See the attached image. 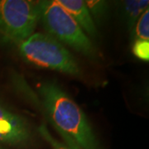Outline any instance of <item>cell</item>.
<instances>
[{
  "label": "cell",
  "instance_id": "cell-1",
  "mask_svg": "<svg viewBox=\"0 0 149 149\" xmlns=\"http://www.w3.org/2000/svg\"><path fill=\"white\" fill-rule=\"evenodd\" d=\"M38 93L58 133L68 136L80 149H102L85 113L56 83L44 82Z\"/></svg>",
  "mask_w": 149,
  "mask_h": 149
},
{
  "label": "cell",
  "instance_id": "cell-2",
  "mask_svg": "<svg viewBox=\"0 0 149 149\" xmlns=\"http://www.w3.org/2000/svg\"><path fill=\"white\" fill-rule=\"evenodd\" d=\"M39 8L40 22L47 34L89 58L99 57L91 38L56 0L39 1Z\"/></svg>",
  "mask_w": 149,
  "mask_h": 149
},
{
  "label": "cell",
  "instance_id": "cell-3",
  "mask_svg": "<svg viewBox=\"0 0 149 149\" xmlns=\"http://www.w3.org/2000/svg\"><path fill=\"white\" fill-rule=\"evenodd\" d=\"M22 58L38 67L80 76L81 70L73 55L65 46L47 33L34 32L17 44Z\"/></svg>",
  "mask_w": 149,
  "mask_h": 149
},
{
  "label": "cell",
  "instance_id": "cell-4",
  "mask_svg": "<svg viewBox=\"0 0 149 149\" xmlns=\"http://www.w3.org/2000/svg\"><path fill=\"white\" fill-rule=\"evenodd\" d=\"M39 22V1H0V33L17 45L32 36Z\"/></svg>",
  "mask_w": 149,
  "mask_h": 149
},
{
  "label": "cell",
  "instance_id": "cell-5",
  "mask_svg": "<svg viewBox=\"0 0 149 149\" xmlns=\"http://www.w3.org/2000/svg\"><path fill=\"white\" fill-rule=\"evenodd\" d=\"M32 139L27 121L19 115L0 106V143L27 146Z\"/></svg>",
  "mask_w": 149,
  "mask_h": 149
},
{
  "label": "cell",
  "instance_id": "cell-6",
  "mask_svg": "<svg viewBox=\"0 0 149 149\" xmlns=\"http://www.w3.org/2000/svg\"><path fill=\"white\" fill-rule=\"evenodd\" d=\"M74 18V20L88 37L96 38L98 30L91 15L85 1L82 0H56Z\"/></svg>",
  "mask_w": 149,
  "mask_h": 149
},
{
  "label": "cell",
  "instance_id": "cell-7",
  "mask_svg": "<svg viewBox=\"0 0 149 149\" xmlns=\"http://www.w3.org/2000/svg\"><path fill=\"white\" fill-rule=\"evenodd\" d=\"M148 0H131L123 3V17L129 30H133L139 17L148 9Z\"/></svg>",
  "mask_w": 149,
  "mask_h": 149
},
{
  "label": "cell",
  "instance_id": "cell-8",
  "mask_svg": "<svg viewBox=\"0 0 149 149\" xmlns=\"http://www.w3.org/2000/svg\"><path fill=\"white\" fill-rule=\"evenodd\" d=\"M133 35L136 39L148 41L149 39V11L143 13L139 17L133 30Z\"/></svg>",
  "mask_w": 149,
  "mask_h": 149
},
{
  "label": "cell",
  "instance_id": "cell-9",
  "mask_svg": "<svg viewBox=\"0 0 149 149\" xmlns=\"http://www.w3.org/2000/svg\"><path fill=\"white\" fill-rule=\"evenodd\" d=\"M86 6L91 13L93 20L97 22H100L105 17L108 11V3L104 1H85Z\"/></svg>",
  "mask_w": 149,
  "mask_h": 149
},
{
  "label": "cell",
  "instance_id": "cell-10",
  "mask_svg": "<svg viewBox=\"0 0 149 149\" xmlns=\"http://www.w3.org/2000/svg\"><path fill=\"white\" fill-rule=\"evenodd\" d=\"M37 131L44 139V140L47 142L52 149H70L65 143H62L57 140L56 138H54L44 123L38 127Z\"/></svg>",
  "mask_w": 149,
  "mask_h": 149
},
{
  "label": "cell",
  "instance_id": "cell-11",
  "mask_svg": "<svg viewBox=\"0 0 149 149\" xmlns=\"http://www.w3.org/2000/svg\"><path fill=\"white\" fill-rule=\"evenodd\" d=\"M133 53L138 58L144 61H148L149 59V42L136 39L133 45Z\"/></svg>",
  "mask_w": 149,
  "mask_h": 149
},
{
  "label": "cell",
  "instance_id": "cell-12",
  "mask_svg": "<svg viewBox=\"0 0 149 149\" xmlns=\"http://www.w3.org/2000/svg\"><path fill=\"white\" fill-rule=\"evenodd\" d=\"M60 133V135L61 136V138L64 139L65 141V143L66 144L68 147H69L70 148V149H80L77 145H76V143H74V141L72 140V139H70L68 137V136H66V135H65V134H63V133Z\"/></svg>",
  "mask_w": 149,
  "mask_h": 149
},
{
  "label": "cell",
  "instance_id": "cell-13",
  "mask_svg": "<svg viewBox=\"0 0 149 149\" xmlns=\"http://www.w3.org/2000/svg\"><path fill=\"white\" fill-rule=\"evenodd\" d=\"M0 149H3V148H0Z\"/></svg>",
  "mask_w": 149,
  "mask_h": 149
}]
</instances>
